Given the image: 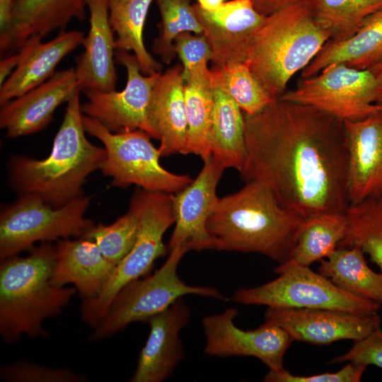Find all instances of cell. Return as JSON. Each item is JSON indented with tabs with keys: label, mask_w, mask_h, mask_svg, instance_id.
Masks as SVG:
<instances>
[{
	"label": "cell",
	"mask_w": 382,
	"mask_h": 382,
	"mask_svg": "<svg viewBox=\"0 0 382 382\" xmlns=\"http://www.w3.org/2000/svg\"><path fill=\"white\" fill-rule=\"evenodd\" d=\"M348 143L350 204L382 196V110L344 122Z\"/></svg>",
	"instance_id": "obj_19"
},
{
	"label": "cell",
	"mask_w": 382,
	"mask_h": 382,
	"mask_svg": "<svg viewBox=\"0 0 382 382\" xmlns=\"http://www.w3.org/2000/svg\"><path fill=\"white\" fill-rule=\"evenodd\" d=\"M173 48L182 62L185 81L193 68L212 60V50L203 34L183 33L175 39Z\"/></svg>",
	"instance_id": "obj_37"
},
{
	"label": "cell",
	"mask_w": 382,
	"mask_h": 382,
	"mask_svg": "<svg viewBox=\"0 0 382 382\" xmlns=\"http://www.w3.org/2000/svg\"><path fill=\"white\" fill-rule=\"evenodd\" d=\"M256 11L264 16L303 0H249Z\"/></svg>",
	"instance_id": "obj_40"
},
{
	"label": "cell",
	"mask_w": 382,
	"mask_h": 382,
	"mask_svg": "<svg viewBox=\"0 0 382 382\" xmlns=\"http://www.w3.org/2000/svg\"><path fill=\"white\" fill-rule=\"evenodd\" d=\"M320 262L318 272L340 289L382 304V272L368 266L359 244L340 247Z\"/></svg>",
	"instance_id": "obj_28"
},
{
	"label": "cell",
	"mask_w": 382,
	"mask_h": 382,
	"mask_svg": "<svg viewBox=\"0 0 382 382\" xmlns=\"http://www.w3.org/2000/svg\"><path fill=\"white\" fill-rule=\"evenodd\" d=\"M189 250L186 243L175 246L169 251L165 262L154 274L124 286L111 301L102 319L93 328L88 340L100 341L125 330L132 323H148L151 317L185 295L225 299L216 288L189 285L178 276V265Z\"/></svg>",
	"instance_id": "obj_6"
},
{
	"label": "cell",
	"mask_w": 382,
	"mask_h": 382,
	"mask_svg": "<svg viewBox=\"0 0 382 382\" xmlns=\"http://www.w3.org/2000/svg\"><path fill=\"white\" fill-rule=\"evenodd\" d=\"M139 226L137 212L129 205L127 212L113 223L93 225L82 236L94 241L105 259L116 266L133 247Z\"/></svg>",
	"instance_id": "obj_35"
},
{
	"label": "cell",
	"mask_w": 382,
	"mask_h": 382,
	"mask_svg": "<svg viewBox=\"0 0 382 382\" xmlns=\"http://www.w3.org/2000/svg\"><path fill=\"white\" fill-rule=\"evenodd\" d=\"M84 33L64 31L52 40L28 39L18 51V62L11 75L1 85V106L50 79L61 60L77 47L83 45Z\"/></svg>",
	"instance_id": "obj_20"
},
{
	"label": "cell",
	"mask_w": 382,
	"mask_h": 382,
	"mask_svg": "<svg viewBox=\"0 0 382 382\" xmlns=\"http://www.w3.org/2000/svg\"><path fill=\"white\" fill-rule=\"evenodd\" d=\"M210 129L212 159L224 170H242L246 157L243 112L224 91L214 87Z\"/></svg>",
	"instance_id": "obj_26"
},
{
	"label": "cell",
	"mask_w": 382,
	"mask_h": 382,
	"mask_svg": "<svg viewBox=\"0 0 382 382\" xmlns=\"http://www.w3.org/2000/svg\"><path fill=\"white\" fill-rule=\"evenodd\" d=\"M267 322L284 329L292 340L318 345L360 340L381 325L377 313L361 315L330 309L267 307Z\"/></svg>",
	"instance_id": "obj_14"
},
{
	"label": "cell",
	"mask_w": 382,
	"mask_h": 382,
	"mask_svg": "<svg viewBox=\"0 0 382 382\" xmlns=\"http://www.w3.org/2000/svg\"><path fill=\"white\" fill-rule=\"evenodd\" d=\"M382 85L370 70L334 63L317 74L301 78L279 98L315 108L345 122L382 110L376 104Z\"/></svg>",
	"instance_id": "obj_11"
},
{
	"label": "cell",
	"mask_w": 382,
	"mask_h": 382,
	"mask_svg": "<svg viewBox=\"0 0 382 382\" xmlns=\"http://www.w3.org/2000/svg\"><path fill=\"white\" fill-rule=\"evenodd\" d=\"M90 28L84 51L76 59V77L81 91L115 90L114 32L109 20L108 0H86Z\"/></svg>",
	"instance_id": "obj_21"
},
{
	"label": "cell",
	"mask_w": 382,
	"mask_h": 382,
	"mask_svg": "<svg viewBox=\"0 0 382 382\" xmlns=\"http://www.w3.org/2000/svg\"><path fill=\"white\" fill-rule=\"evenodd\" d=\"M90 197L80 195L54 207L34 194H21L0 216V260L30 249L38 241L82 236L92 226L84 216Z\"/></svg>",
	"instance_id": "obj_8"
},
{
	"label": "cell",
	"mask_w": 382,
	"mask_h": 382,
	"mask_svg": "<svg viewBox=\"0 0 382 382\" xmlns=\"http://www.w3.org/2000/svg\"><path fill=\"white\" fill-rule=\"evenodd\" d=\"M154 1L108 0L109 20L117 35L115 51H132L144 75L161 72L163 67L146 50L143 39L147 13Z\"/></svg>",
	"instance_id": "obj_29"
},
{
	"label": "cell",
	"mask_w": 382,
	"mask_h": 382,
	"mask_svg": "<svg viewBox=\"0 0 382 382\" xmlns=\"http://www.w3.org/2000/svg\"><path fill=\"white\" fill-rule=\"evenodd\" d=\"M349 223L345 212H328L306 219L291 257L284 263L309 267L330 257L346 238Z\"/></svg>",
	"instance_id": "obj_30"
},
{
	"label": "cell",
	"mask_w": 382,
	"mask_h": 382,
	"mask_svg": "<svg viewBox=\"0 0 382 382\" xmlns=\"http://www.w3.org/2000/svg\"><path fill=\"white\" fill-rule=\"evenodd\" d=\"M79 91L74 68L56 71L42 84L1 105L0 127L11 138L38 132L50 123L57 107Z\"/></svg>",
	"instance_id": "obj_17"
},
{
	"label": "cell",
	"mask_w": 382,
	"mask_h": 382,
	"mask_svg": "<svg viewBox=\"0 0 382 382\" xmlns=\"http://www.w3.org/2000/svg\"><path fill=\"white\" fill-rule=\"evenodd\" d=\"M275 279L251 288H240L231 300L244 305L274 308L330 309L368 315L377 313L381 303L353 296L309 267L282 263L274 269Z\"/></svg>",
	"instance_id": "obj_10"
},
{
	"label": "cell",
	"mask_w": 382,
	"mask_h": 382,
	"mask_svg": "<svg viewBox=\"0 0 382 382\" xmlns=\"http://www.w3.org/2000/svg\"><path fill=\"white\" fill-rule=\"evenodd\" d=\"M382 85V59L369 69Z\"/></svg>",
	"instance_id": "obj_44"
},
{
	"label": "cell",
	"mask_w": 382,
	"mask_h": 382,
	"mask_svg": "<svg viewBox=\"0 0 382 382\" xmlns=\"http://www.w3.org/2000/svg\"><path fill=\"white\" fill-rule=\"evenodd\" d=\"M238 313V309L228 308L202 318L205 354L217 357H253L270 370L284 369V357L293 341L289 335L267 321L254 330H244L234 324Z\"/></svg>",
	"instance_id": "obj_13"
},
{
	"label": "cell",
	"mask_w": 382,
	"mask_h": 382,
	"mask_svg": "<svg viewBox=\"0 0 382 382\" xmlns=\"http://www.w3.org/2000/svg\"><path fill=\"white\" fill-rule=\"evenodd\" d=\"M306 219L282 207L255 180L219 197L207 222L214 250L255 253L282 264L291 255Z\"/></svg>",
	"instance_id": "obj_2"
},
{
	"label": "cell",
	"mask_w": 382,
	"mask_h": 382,
	"mask_svg": "<svg viewBox=\"0 0 382 382\" xmlns=\"http://www.w3.org/2000/svg\"><path fill=\"white\" fill-rule=\"evenodd\" d=\"M243 115V180L260 183L282 207L305 219L345 212L349 202L343 121L282 98Z\"/></svg>",
	"instance_id": "obj_1"
},
{
	"label": "cell",
	"mask_w": 382,
	"mask_h": 382,
	"mask_svg": "<svg viewBox=\"0 0 382 382\" xmlns=\"http://www.w3.org/2000/svg\"><path fill=\"white\" fill-rule=\"evenodd\" d=\"M80 92L67 103L50 155L42 160L17 155L8 163L10 182L16 190L38 195L54 207L81 195L85 180L100 170L106 158L105 148L86 137Z\"/></svg>",
	"instance_id": "obj_3"
},
{
	"label": "cell",
	"mask_w": 382,
	"mask_h": 382,
	"mask_svg": "<svg viewBox=\"0 0 382 382\" xmlns=\"http://www.w3.org/2000/svg\"><path fill=\"white\" fill-rule=\"evenodd\" d=\"M54 248L52 284L57 286L73 284L82 300L98 296L115 266L105 259L96 243L81 236L59 240Z\"/></svg>",
	"instance_id": "obj_23"
},
{
	"label": "cell",
	"mask_w": 382,
	"mask_h": 382,
	"mask_svg": "<svg viewBox=\"0 0 382 382\" xmlns=\"http://www.w3.org/2000/svg\"><path fill=\"white\" fill-rule=\"evenodd\" d=\"M86 0H16L10 24L0 33L1 53L18 51L30 38L42 40L86 18Z\"/></svg>",
	"instance_id": "obj_22"
},
{
	"label": "cell",
	"mask_w": 382,
	"mask_h": 382,
	"mask_svg": "<svg viewBox=\"0 0 382 382\" xmlns=\"http://www.w3.org/2000/svg\"><path fill=\"white\" fill-rule=\"evenodd\" d=\"M161 16L159 34L153 43V52L169 64L175 57L173 42L185 32L202 34L192 0H155Z\"/></svg>",
	"instance_id": "obj_34"
},
{
	"label": "cell",
	"mask_w": 382,
	"mask_h": 382,
	"mask_svg": "<svg viewBox=\"0 0 382 382\" xmlns=\"http://www.w3.org/2000/svg\"><path fill=\"white\" fill-rule=\"evenodd\" d=\"M183 65L177 64L161 73L152 92L149 122L157 135L161 157L182 154L185 149L187 122L185 102Z\"/></svg>",
	"instance_id": "obj_24"
},
{
	"label": "cell",
	"mask_w": 382,
	"mask_h": 382,
	"mask_svg": "<svg viewBox=\"0 0 382 382\" xmlns=\"http://www.w3.org/2000/svg\"><path fill=\"white\" fill-rule=\"evenodd\" d=\"M332 363L351 362L375 365L382 369V330L375 329L364 338L355 341L345 354L336 357Z\"/></svg>",
	"instance_id": "obj_39"
},
{
	"label": "cell",
	"mask_w": 382,
	"mask_h": 382,
	"mask_svg": "<svg viewBox=\"0 0 382 382\" xmlns=\"http://www.w3.org/2000/svg\"><path fill=\"white\" fill-rule=\"evenodd\" d=\"M345 212L349 231L338 247L359 244L382 272V196L350 204Z\"/></svg>",
	"instance_id": "obj_32"
},
{
	"label": "cell",
	"mask_w": 382,
	"mask_h": 382,
	"mask_svg": "<svg viewBox=\"0 0 382 382\" xmlns=\"http://www.w3.org/2000/svg\"><path fill=\"white\" fill-rule=\"evenodd\" d=\"M224 2H226V0H197V4L208 11L216 9Z\"/></svg>",
	"instance_id": "obj_43"
},
{
	"label": "cell",
	"mask_w": 382,
	"mask_h": 382,
	"mask_svg": "<svg viewBox=\"0 0 382 382\" xmlns=\"http://www.w3.org/2000/svg\"><path fill=\"white\" fill-rule=\"evenodd\" d=\"M83 124L86 132L103 144L106 158L100 170L111 178L112 186L135 185L149 191L176 194L193 180L189 175L172 173L161 165L158 148L146 132H112L96 119L83 114Z\"/></svg>",
	"instance_id": "obj_9"
},
{
	"label": "cell",
	"mask_w": 382,
	"mask_h": 382,
	"mask_svg": "<svg viewBox=\"0 0 382 382\" xmlns=\"http://www.w3.org/2000/svg\"><path fill=\"white\" fill-rule=\"evenodd\" d=\"M207 64L190 71L184 88L187 134L182 154H195L203 161L212 156L209 139L214 103V87Z\"/></svg>",
	"instance_id": "obj_27"
},
{
	"label": "cell",
	"mask_w": 382,
	"mask_h": 382,
	"mask_svg": "<svg viewBox=\"0 0 382 382\" xmlns=\"http://www.w3.org/2000/svg\"><path fill=\"white\" fill-rule=\"evenodd\" d=\"M115 59L126 69L125 87L121 91H83L88 101L81 106L83 114L96 119L112 132L141 129L158 139L148 113L153 89L161 72L143 74L136 56L126 51L116 50Z\"/></svg>",
	"instance_id": "obj_12"
},
{
	"label": "cell",
	"mask_w": 382,
	"mask_h": 382,
	"mask_svg": "<svg viewBox=\"0 0 382 382\" xmlns=\"http://www.w3.org/2000/svg\"><path fill=\"white\" fill-rule=\"evenodd\" d=\"M214 66L245 62L250 43L265 16L249 0H231L213 11L193 4Z\"/></svg>",
	"instance_id": "obj_15"
},
{
	"label": "cell",
	"mask_w": 382,
	"mask_h": 382,
	"mask_svg": "<svg viewBox=\"0 0 382 382\" xmlns=\"http://www.w3.org/2000/svg\"><path fill=\"white\" fill-rule=\"evenodd\" d=\"M18 53L9 54L0 62V84L11 75L18 62Z\"/></svg>",
	"instance_id": "obj_41"
},
{
	"label": "cell",
	"mask_w": 382,
	"mask_h": 382,
	"mask_svg": "<svg viewBox=\"0 0 382 382\" xmlns=\"http://www.w3.org/2000/svg\"><path fill=\"white\" fill-rule=\"evenodd\" d=\"M16 0H0V30L6 29L10 24Z\"/></svg>",
	"instance_id": "obj_42"
},
{
	"label": "cell",
	"mask_w": 382,
	"mask_h": 382,
	"mask_svg": "<svg viewBox=\"0 0 382 382\" xmlns=\"http://www.w3.org/2000/svg\"><path fill=\"white\" fill-rule=\"evenodd\" d=\"M376 104L382 108V89L377 99Z\"/></svg>",
	"instance_id": "obj_45"
},
{
	"label": "cell",
	"mask_w": 382,
	"mask_h": 382,
	"mask_svg": "<svg viewBox=\"0 0 382 382\" xmlns=\"http://www.w3.org/2000/svg\"><path fill=\"white\" fill-rule=\"evenodd\" d=\"M330 39L303 0L265 16L248 47L245 62L274 99L285 92Z\"/></svg>",
	"instance_id": "obj_5"
},
{
	"label": "cell",
	"mask_w": 382,
	"mask_h": 382,
	"mask_svg": "<svg viewBox=\"0 0 382 382\" xmlns=\"http://www.w3.org/2000/svg\"><path fill=\"white\" fill-rule=\"evenodd\" d=\"M367 365L347 364L337 372H326L311 376H295L284 369L270 370L265 376L266 382H358L360 381Z\"/></svg>",
	"instance_id": "obj_38"
},
{
	"label": "cell",
	"mask_w": 382,
	"mask_h": 382,
	"mask_svg": "<svg viewBox=\"0 0 382 382\" xmlns=\"http://www.w3.org/2000/svg\"><path fill=\"white\" fill-rule=\"evenodd\" d=\"M190 314L181 297L149 320V336L129 381L161 382L172 375L185 356L180 331L189 323Z\"/></svg>",
	"instance_id": "obj_18"
},
{
	"label": "cell",
	"mask_w": 382,
	"mask_h": 382,
	"mask_svg": "<svg viewBox=\"0 0 382 382\" xmlns=\"http://www.w3.org/2000/svg\"><path fill=\"white\" fill-rule=\"evenodd\" d=\"M224 170L211 156L204 161L197 178L173 194L175 221L168 251L181 243H186L190 250H214L207 222L219 198L216 187Z\"/></svg>",
	"instance_id": "obj_16"
},
{
	"label": "cell",
	"mask_w": 382,
	"mask_h": 382,
	"mask_svg": "<svg viewBox=\"0 0 382 382\" xmlns=\"http://www.w3.org/2000/svg\"><path fill=\"white\" fill-rule=\"evenodd\" d=\"M129 205L136 209L139 219L134 245L115 266L100 294L82 300L81 319L92 328L102 319L117 293L128 283L145 275L168 250L163 238L175 221L173 194L139 188L134 192Z\"/></svg>",
	"instance_id": "obj_7"
},
{
	"label": "cell",
	"mask_w": 382,
	"mask_h": 382,
	"mask_svg": "<svg viewBox=\"0 0 382 382\" xmlns=\"http://www.w3.org/2000/svg\"><path fill=\"white\" fill-rule=\"evenodd\" d=\"M214 87L231 96L244 113L255 114L274 100L262 88L245 62L210 69Z\"/></svg>",
	"instance_id": "obj_33"
},
{
	"label": "cell",
	"mask_w": 382,
	"mask_h": 382,
	"mask_svg": "<svg viewBox=\"0 0 382 382\" xmlns=\"http://www.w3.org/2000/svg\"><path fill=\"white\" fill-rule=\"evenodd\" d=\"M330 40L352 37L371 14L382 8V0H304Z\"/></svg>",
	"instance_id": "obj_31"
},
{
	"label": "cell",
	"mask_w": 382,
	"mask_h": 382,
	"mask_svg": "<svg viewBox=\"0 0 382 382\" xmlns=\"http://www.w3.org/2000/svg\"><path fill=\"white\" fill-rule=\"evenodd\" d=\"M54 245L45 243L30 249L25 257H13L0 265V335L9 345L25 335L47 337L43 323L59 316L76 289L57 286L51 277Z\"/></svg>",
	"instance_id": "obj_4"
},
{
	"label": "cell",
	"mask_w": 382,
	"mask_h": 382,
	"mask_svg": "<svg viewBox=\"0 0 382 382\" xmlns=\"http://www.w3.org/2000/svg\"><path fill=\"white\" fill-rule=\"evenodd\" d=\"M382 59V8L370 15L350 37L329 40L301 71V78L317 74L325 66L339 63L359 70H369Z\"/></svg>",
	"instance_id": "obj_25"
},
{
	"label": "cell",
	"mask_w": 382,
	"mask_h": 382,
	"mask_svg": "<svg viewBox=\"0 0 382 382\" xmlns=\"http://www.w3.org/2000/svg\"><path fill=\"white\" fill-rule=\"evenodd\" d=\"M7 382H86L88 378L67 369L48 367L25 360L12 362L0 369Z\"/></svg>",
	"instance_id": "obj_36"
}]
</instances>
